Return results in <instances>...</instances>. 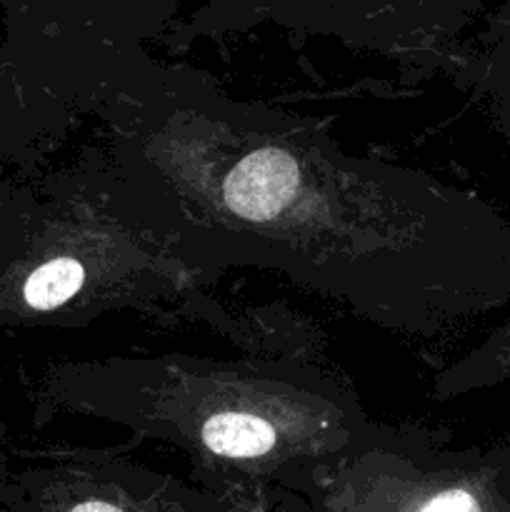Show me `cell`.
Here are the masks:
<instances>
[{"instance_id": "cell-3", "label": "cell", "mask_w": 510, "mask_h": 512, "mask_svg": "<svg viewBox=\"0 0 510 512\" xmlns=\"http://www.w3.org/2000/svg\"><path fill=\"white\" fill-rule=\"evenodd\" d=\"M465 378L468 383L510 378V325H505L478 355H473V368L465 370Z\"/></svg>"}, {"instance_id": "cell-5", "label": "cell", "mask_w": 510, "mask_h": 512, "mask_svg": "<svg viewBox=\"0 0 510 512\" xmlns=\"http://www.w3.org/2000/svg\"><path fill=\"white\" fill-rule=\"evenodd\" d=\"M70 512H125L115 505L103 503V500H85V503H78Z\"/></svg>"}, {"instance_id": "cell-4", "label": "cell", "mask_w": 510, "mask_h": 512, "mask_svg": "<svg viewBox=\"0 0 510 512\" xmlns=\"http://www.w3.org/2000/svg\"><path fill=\"white\" fill-rule=\"evenodd\" d=\"M420 512H485V505L475 488H470V485H453V488L435 493Z\"/></svg>"}, {"instance_id": "cell-2", "label": "cell", "mask_w": 510, "mask_h": 512, "mask_svg": "<svg viewBox=\"0 0 510 512\" xmlns=\"http://www.w3.org/2000/svg\"><path fill=\"white\" fill-rule=\"evenodd\" d=\"M85 285V268L73 255H55L35 265L20 285V303L30 313H53L68 305Z\"/></svg>"}, {"instance_id": "cell-1", "label": "cell", "mask_w": 510, "mask_h": 512, "mask_svg": "<svg viewBox=\"0 0 510 512\" xmlns=\"http://www.w3.org/2000/svg\"><path fill=\"white\" fill-rule=\"evenodd\" d=\"M195 443L215 458L255 463L275 453L280 433L265 413L223 405L215 413L203 415Z\"/></svg>"}]
</instances>
